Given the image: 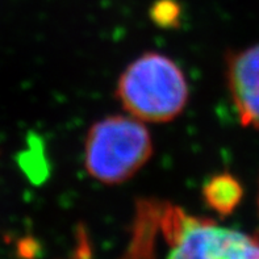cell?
Segmentation results:
<instances>
[{"mask_svg":"<svg viewBox=\"0 0 259 259\" xmlns=\"http://www.w3.org/2000/svg\"><path fill=\"white\" fill-rule=\"evenodd\" d=\"M116 96L128 115L162 124L172 121L186 109L190 87L175 61L162 53L148 52L122 71Z\"/></svg>","mask_w":259,"mask_h":259,"instance_id":"1","label":"cell"},{"mask_svg":"<svg viewBox=\"0 0 259 259\" xmlns=\"http://www.w3.org/2000/svg\"><path fill=\"white\" fill-rule=\"evenodd\" d=\"M153 150L144 121L131 115L108 116L96 121L87 133L84 167L100 183H124L148 163Z\"/></svg>","mask_w":259,"mask_h":259,"instance_id":"2","label":"cell"},{"mask_svg":"<svg viewBox=\"0 0 259 259\" xmlns=\"http://www.w3.org/2000/svg\"><path fill=\"white\" fill-rule=\"evenodd\" d=\"M166 212L167 259H259V238L178 209Z\"/></svg>","mask_w":259,"mask_h":259,"instance_id":"3","label":"cell"},{"mask_svg":"<svg viewBox=\"0 0 259 259\" xmlns=\"http://www.w3.org/2000/svg\"><path fill=\"white\" fill-rule=\"evenodd\" d=\"M225 74L240 121L259 131V42L229 54Z\"/></svg>","mask_w":259,"mask_h":259,"instance_id":"4","label":"cell"},{"mask_svg":"<svg viewBox=\"0 0 259 259\" xmlns=\"http://www.w3.org/2000/svg\"><path fill=\"white\" fill-rule=\"evenodd\" d=\"M242 195L240 181L227 172L212 177L203 187L205 203L221 216L232 213L242 200Z\"/></svg>","mask_w":259,"mask_h":259,"instance_id":"5","label":"cell"},{"mask_svg":"<svg viewBox=\"0 0 259 259\" xmlns=\"http://www.w3.org/2000/svg\"><path fill=\"white\" fill-rule=\"evenodd\" d=\"M179 6L171 0H159L151 8V17L154 23L163 28L175 26L179 21Z\"/></svg>","mask_w":259,"mask_h":259,"instance_id":"6","label":"cell"}]
</instances>
